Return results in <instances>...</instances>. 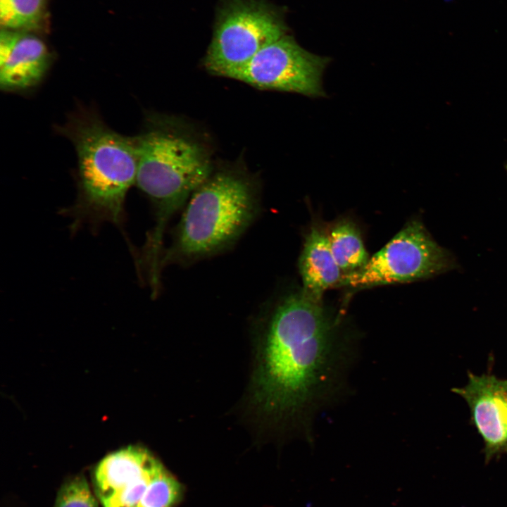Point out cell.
Here are the masks:
<instances>
[{"mask_svg":"<svg viewBox=\"0 0 507 507\" xmlns=\"http://www.w3.org/2000/svg\"><path fill=\"white\" fill-rule=\"evenodd\" d=\"M298 267L301 289L313 299L323 300L325 291L340 283L343 274L331 251L327 230L321 225H312L305 235Z\"/></svg>","mask_w":507,"mask_h":507,"instance_id":"cell-11","label":"cell"},{"mask_svg":"<svg viewBox=\"0 0 507 507\" xmlns=\"http://www.w3.org/2000/svg\"><path fill=\"white\" fill-rule=\"evenodd\" d=\"M328 62V58L306 51L285 35L226 77L261 89L318 96L323 95L322 75Z\"/></svg>","mask_w":507,"mask_h":507,"instance_id":"cell-8","label":"cell"},{"mask_svg":"<svg viewBox=\"0 0 507 507\" xmlns=\"http://www.w3.org/2000/svg\"><path fill=\"white\" fill-rule=\"evenodd\" d=\"M46 0H0L2 29L31 31L39 29L46 18Z\"/></svg>","mask_w":507,"mask_h":507,"instance_id":"cell-13","label":"cell"},{"mask_svg":"<svg viewBox=\"0 0 507 507\" xmlns=\"http://www.w3.org/2000/svg\"><path fill=\"white\" fill-rule=\"evenodd\" d=\"M342 319L301 289L267 309L261 327L253 400L265 416L312 441L314 423L347 395L359 352Z\"/></svg>","mask_w":507,"mask_h":507,"instance_id":"cell-1","label":"cell"},{"mask_svg":"<svg viewBox=\"0 0 507 507\" xmlns=\"http://www.w3.org/2000/svg\"><path fill=\"white\" fill-rule=\"evenodd\" d=\"M327 232L331 251L343 275L355 272L366 264L370 257L360 230L353 220H338Z\"/></svg>","mask_w":507,"mask_h":507,"instance_id":"cell-12","label":"cell"},{"mask_svg":"<svg viewBox=\"0 0 507 507\" xmlns=\"http://www.w3.org/2000/svg\"><path fill=\"white\" fill-rule=\"evenodd\" d=\"M451 391L469 407L471 423L484 442L485 461L507 454V379L468 373L467 384Z\"/></svg>","mask_w":507,"mask_h":507,"instance_id":"cell-9","label":"cell"},{"mask_svg":"<svg viewBox=\"0 0 507 507\" xmlns=\"http://www.w3.org/2000/svg\"><path fill=\"white\" fill-rule=\"evenodd\" d=\"M258 205L250 176L236 169L213 171L189 197L160 271L168 263H191L230 247L251 224Z\"/></svg>","mask_w":507,"mask_h":507,"instance_id":"cell-4","label":"cell"},{"mask_svg":"<svg viewBox=\"0 0 507 507\" xmlns=\"http://www.w3.org/2000/svg\"><path fill=\"white\" fill-rule=\"evenodd\" d=\"M506 170H507V163H506Z\"/></svg>","mask_w":507,"mask_h":507,"instance_id":"cell-15","label":"cell"},{"mask_svg":"<svg viewBox=\"0 0 507 507\" xmlns=\"http://www.w3.org/2000/svg\"><path fill=\"white\" fill-rule=\"evenodd\" d=\"M136 137V185L149 198L155 226L149 232L140 261L156 268L163 254L167 224L213 172L208 148L189 131L168 118L151 117Z\"/></svg>","mask_w":507,"mask_h":507,"instance_id":"cell-2","label":"cell"},{"mask_svg":"<svg viewBox=\"0 0 507 507\" xmlns=\"http://www.w3.org/2000/svg\"><path fill=\"white\" fill-rule=\"evenodd\" d=\"M286 31L280 13L265 1L224 0L204 65L209 73L226 77Z\"/></svg>","mask_w":507,"mask_h":507,"instance_id":"cell-6","label":"cell"},{"mask_svg":"<svg viewBox=\"0 0 507 507\" xmlns=\"http://www.w3.org/2000/svg\"><path fill=\"white\" fill-rule=\"evenodd\" d=\"M51 55L42 40L26 31L2 29L0 36V87L24 91L44 77Z\"/></svg>","mask_w":507,"mask_h":507,"instance_id":"cell-10","label":"cell"},{"mask_svg":"<svg viewBox=\"0 0 507 507\" xmlns=\"http://www.w3.org/2000/svg\"><path fill=\"white\" fill-rule=\"evenodd\" d=\"M449 259L418 220L408 222L361 269L342 275L338 287L358 290L409 282L444 270Z\"/></svg>","mask_w":507,"mask_h":507,"instance_id":"cell-7","label":"cell"},{"mask_svg":"<svg viewBox=\"0 0 507 507\" xmlns=\"http://www.w3.org/2000/svg\"><path fill=\"white\" fill-rule=\"evenodd\" d=\"M54 507H98V504L87 480L76 476L63 484Z\"/></svg>","mask_w":507,"mask_h":507,"instance_id":"cell-14","label":"cell"},{"mask_svg":"<svg viewBox=\"0 0 507 507\" xmlns=\"http://www.w3.org/2000/svg\"><path fill=\"white\" fill-rule=\"evenodd\" d=\"M61 130L73 143L77 158V199L64 210L73 219L72 230L104 222L121 229L127 194L136 184V137L118 133L89 112L73 115Z\"/></svg>","mask_w":507,"mask_h":507,"instance_id":"cell-3","label":"cell"},{"mask_svg":"<svg viewBox=\"0 0 507 507\" xmlns=\"http://www.w3.org/2000/svg\"><path fill=\"white\" fill-rule=\"evenodd\" d=\"M103 507H174L181 484L149 451L130 446L105 456L93 475Z\"/></svg>","mask_w":507,"mask_h":507,"instance_id":"cell-5","label":"cell"}]
</instances>
